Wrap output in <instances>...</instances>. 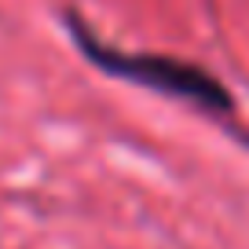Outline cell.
<instances>
[{
    "mask_svg": "<svg viewBox=\"0 0 249 249\" xmlns=\"http://www.w3.org/2000/svg\"><path fill=\"white\" fill-rule=\"evenodd\" d=\"M62 26L70 33V40L77 44V52L99 73L124 81V85H140L147 92L165 95V99L187 103L191 110L224 124V132H231L242 147H249V124L238 114V99L209 66L191 62V59H176V55H165V52H124V48H114L110 40H103L88 26V18L77 8H62Z\"/></svg>",
    "mask_w": 249,
    "mask_h": 249,
    "instance_id": "obj_1",
    "label": "cell"
}]
</instances>
